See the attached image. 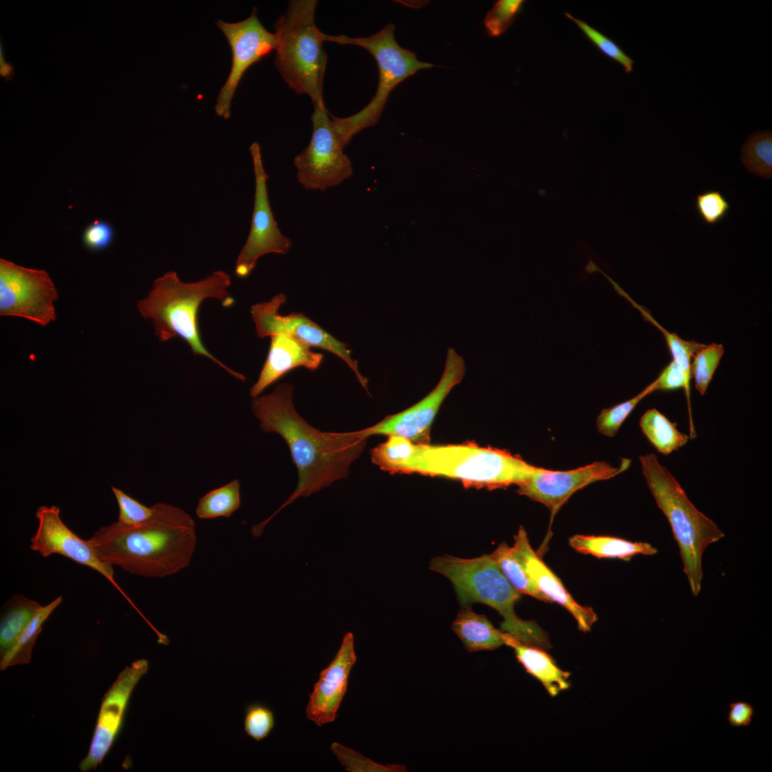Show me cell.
I'll use <instances>...</instances> for the list:
<instances>
[{
	"label": "cell",
	"mask_w": 772,
	"mask_h": 772,
	"mask_svg": "<svg viewBox=\"0 0 772 772\" xmlns=\"http://www.w3.org/2000/svg\"><path fill=\"white\" fill-rule=\"evenodd\" d=\"M252 410L263 432H276L284 440L298 474L297 487L287 500L251 528L252 534L259 537L270 520L293 501L345 478L351 464L364 450L367 438L352 432H321L311 426L295 410L290 383L279 384L271 393L254 397Z\"/></svg>",
	"instance_id": "1"
},
{
	"label": "cell",
	"mask_w": 772,
	"mask_h": 772,
	"mask_svg": "<svg viewBox=\"0 0 772 772\" xmlns=\"http://www.w3.org/2000/svg\"><path fill=\"white\" fill-rule=\"evenodd\" d=\"M153 507L152 517L142 524L117 521L96 531L88 540L99 559L147 578H164L187 568L197 542L194 520L170 504Z\"/></svg>",
	"instance_id": "2"
},
{
	"label": "cell",
	"mask_w": 772,
	"mask_h": 772,
	"mask_svg": "<svg viewBox=\"0 0 772 772\" xmlns=\"http://www.w3.org/2000/svg\"><path fill=\"white\" fill-rule=\"evenodd\" d=\"M230 285V276L222 270L195 282H182L175 272L169 271L154 282L148 296L137 305L142 317L152 320L160 342L182 338L193 355L209 358L235 378L244 381L242 374L229 368L206 349L199 333L201 303L207 298H214L225 307L232 306L234 300L227 291Z\"/></svg>",
	"instance_id": "3"
},
{
	"label": "cell",
	"mask_w": 772,
	"mask_h": 772,
	"mask_svg": "<svg viewBox=\"0 0 772 772\" xmlns=\"http://www.w3.org/2000/svg\"><path fill=\"white\" fill-rule=\"evenodd\" d=\"M538 468L505 450L474 443L432 445L410 442L393 474L445 477L468 486L495 489L518 486Z\"/></svg>",
	"instance_id": "4"
},
{
	"label": "cell",
	"mask_w": 772,
	"mask_h": 772,
	"mask_svg": "<svg viewBox=\"0 0 772 772\" xmlns=\"http://www.w3.org/2000/svg\"><path fill=\"white\" fill-rule=\"evenodd\" d=\"M429 568L451 581L458 601L464 608L476 603L487 605L503 618L501 631L526 644L544 649L550 647L547 634L535 621L523 620L515 613V604L521 594L510 583L490 555L474 558L437 556L431 560Z\"/></svg>",
	"instance_id": "5"
},
{
	"label": "cell",
	"mask_w": 772,
	"mask_h": 772,
	"mask_svg": "<svg viewBox=\"0 0 772 772\" xmlns=\"http://www.w3.org/2000/svg\"><path fill=\"white\" fill-rule=\"evenodd\" d=\"M642 472L657 505L666 517L680 550L683 571L693 595L701 590L702 556L723 532L691 502L671 472L653 453L639 457Z\"/></svg>",
	"instance_id": "6"
},
{
	"label": "cell",
	"mask_w": 772,
	"mask_h": 772,
	"mask_svg": "<svg viewBox=\"0 0 772 772\" xmlns=\"http://www.w3.org/2000/svg\"><path fill=\"white\" fill-rule=\"evenodd\" d=\"M316 0H292L274 24L277 39L274 64L288 86L308 95L313 104H325L323 81L327 55L323 32L315 21Z\"/></svg>",
	"instance_id": "7"
},
{
	"label": "cell",
	"mask_w": 772,
	"mask_h": 772,
	"mask_svg": "<svg viewBox=\"0 0 772 772\" xmlns=\"http://www.w3.org/2000/svg\"><path fill=\"white\" fill-rule=\"evenodd\" d=\"M395 28L394 24H388L380 31L367 37L323 34L325 41L355 45L365 49L374 56L379 71L376 93L367 106L347 117L331 115L335 129L345 147L355 134L377 123L390 92L397 84L420 69L435 66L418 60L414 51L400 46L395 38Z\"/></svg>",
	"instance_id": "8"
},
{
	"label": "cell",
	"mask_w": 772,
	"mask_h": 772,
	"mask_svg": "<svg viewBox=\"0 0 772 772\" xmlns=\"http://www.w3.org/2000/svg\"><path fill=\"white\" fill-rule=\"evenodd\" d=\"M308 145L294 159L297 179L306 189L320 190L349 179L353 167L325 104H315Z\"/></svg>",
	"instance_id": "9"
},
{
	"label": "cell",
	"mask_w": 772,
	"mask_h": 772,
	"mask_svg": "<svg viewBox=\"0 0 772 772\" xmlns=\"http://www.w3.org/2000/svg\"><path fill=\"white\" fill-rule=\"evenodd\" d=\"M463 358L448 348L442 375L436 387L424 398L407 409L389 415L374 425L352 432L367 438L372 435H396L419 444H429L431 425L444 400L464 377Z\"/></svg>",
	"instance_id": "10"
},
{
	"label": "cell",
	"mask_w": 772,
	"mask_h": 772,
	"mask_svg": "<svg viewBox=\"0 0 772 772\" xmlns=\"http://www.w3.org/2000/svg\"><path fill=\"white\" fill-rule=\"evenodd\" d=\"M57 298L45 270L0 259V315L24 317L44 327L56 320Z\"/></svg>",
	"instance_id": "11"
},
{
	"label": "cell",
	"mask_w": 772,
	"mask_h": 772,
	"mask_svg": "<svg viewBox=\"0 0 772 772\" xmlns=\"http://www.w3.org/2000/svg\"><path fill=\"white\" fill-rule=\"evenodd\" d=\"M216 26L225 36L232 52V64L228 77L219 90L214 107L215 113L224 119L231 115V104L235 91L247 69L269 56L277 48L274 33L267 30L254 8L250 16L238 22L217 20Z\"/></svg>",
	"instance_id": "12"
},
{
	"label": "cell",
	"mask_w": 772,
	"mask_h": 772,
	"mask_svg": "<svg viewBox=\"0 0 772 772\" xmlns=\"http://www.w3.org/2000/svg\"><path fill=\"white\" fill-rule=\"evenodd\" d=\"M249 151L255 178L254 202L249 233L235 264V274L239 278L248 277L262 256L270 253L287 254L292 244L280 232L274 218L268 197V176L259 144L253 142Z\"/></svg>",
	"instance_id": "13"
},
{
	"label": "cell",
	"mask_w": 772,
	"mask_h": 772,
	"mask_svg": "<svg viewBox=\"0 0 772 772\" xmlns=\"http://www.w3.org/2000/svg\"><path fill=\"white\" fill-rule=\"evenodd\" d=\"M285 302V295L279 293L268 302L257 303L251 307L250 313L257 337L264 338L282 334L298 340L310 347L329 351L346 362L361 385L367 390V380L360 374L357 361L352 358L347 345L335 339L302 313L281 315L279 309Z\"/></svg>",
	"instance_id": "14"
},
{
	"label": "cell",
	"mask_w": 772,
	"mask_h": 772,
	"mask_svg": "<svg viewBox=\"0 0 772 772\" xmlns=\"http://www.w3.org/2000/svg\"><path fill=\"white\" fill-rule=\"evenodd\" d=\"M36 516L38 527L31 538V549L42 557L59 554L96 570L112 583L145 621H148L118 585L114 577L113 566L99 559L88 540L79 538L64 523L58 507L41 506L37 509Z\"/></svg>",
	"instance_id": "15"
},
{
	"label": "cell",
	"mask_w": 772,
	"mask_h": 772,
	"mask_svg": "<svg viewBox=\"0 0 772 772\" xmlns=\"http://www.w3.org/2000/svg\"><path fill=\"white\" fill-rule=\"evenodd\" d=\"M148 668L147 660L134 661L104 694L88 753L79 766L81 771L96 769L104 759L122 728L132 693Z\"/></svg>",
	"instance_id": "16"
},
{
	"label": "cell",
	"mask_w": 772,
	"mask_h": 772,
	"mask_svg": "<svg viewBox=\"0 0 772 772\" xmlns=\"http://www.w3.org/2000/svg\"><path fill=\"white\" fill-rule=\"evenodd\" d=\"M631 460L623 458L619 467L605 462H594L567 471L539 467L518 485V493L545 505L552 518L578 490L593 482L610 479L626 470Z\"/></svg>",
	"instance_id": "17"
},
{
	"label": "cell",
	"mask_w": 772,
	"mask_h": 772,
	"mask_svg": "<svg viewBox=\"0 0 772 772\" xmlns=\"http://www.w3.org/2000/svg\"><path fill=\"white\" fill-rule=\"evenodd\" d=\"M357 661L354 635L345 633L330 663L319 674L305 708L306 718L318 726L332 723L346 692L352 667Z\"/></svg>",
	"instance_id": "18"
},
{
	"label": "cell",
	"mask_w": 772,
	"mask_h": 772,
	"mask_svg": "<svg viewBox=\"0 0 772 772\" xmlns=\"http://www.w3.org/2000/svg\"><path fill=\"white\" fill-rule=\"evenodd\" d=\"M513 548L528 575L548 602L565 608L575 619L579 629L589 632L598 618L590 607L578 603L564 587L560 578L544 563L531 548L526 531L520 527L514 537Z\"/></svg>",
	"instance_id": "19"
},
{
	"label": "cell",
	"mask_w": 772,
	"mask_h": 772,
	"mask_svg": "<svg viewBox=\"0 0 772 772\" xmlns=\"http://www.w3.org/2000/svg\"><path fill=\"white\" fill-rule=\"evenodd\" d=\"M269 337L267 357L257 381L249 392L253 398L293 369L303 367L314 371L323 360L322 354L312 351L309 345L292 337L278 334Z\"/></svg>",
	"instance_id": "20"
},
{
	"label": "cell",
	"mask_w": 772,
	"mask_h": 772,
	"mask_svg": "<svg viewBox=\"0 0 772 772\" xmlns=\"http://www.w3.org/2000/svg\"><path fill=\"white\" fill-rule=\"evenodd\" d=\"M504 639L526 672L540 681L551 696L569 688L570 673L561 670L544 648L522 643L506 633Z\"/></svg>",
	"instance_id": "21"
},
{
	"label": "cell",
	"mask_w": 772,
	"mask_h": 772,
	"mask_svg": "<svg viewBox=\"0 0 772 772\" xmlns=\"http://www.w3.org/2000/svg\"><path fill=\"white\" fill-rule=\"evenodd\" d=\"M452 629L469 652L495 650L505 644V633L469 607L458 613Z\"/></svg>",
	"instance_id": "22"
},
{
	"label": "cell",
	"mask_w": 772,
	"mask_h": 772,
	"mask_svg": "<svg viewBox=\"0 0 772 772\" xmlns=\"http://www.w3.org/2000/svg\"><path fill=\"white\" fill-rule=\"evenodd\" d=\"M569 544L575 551L598 558L630 560L638 555H653L656 548L645 542H632L620 538L604 535H575Z\"/></svg>",
	"instance_id": "23"
},
{
	"label": "cell",
	"mask_w": 772,
	"mask_h": 772,
	"mask_svg": "<svg viewBox=\"0 0 772 772\" xmlns=\"http://www.w3.org/2000/svg\"><path fill=\"white\" fill-rule=\"evenodd\" d=\"M42 606L22 595H14L4 606L0 623V656L13 646Z\"/></svg>",
	"instance_id": "24"
},
{
	"label": "cell",
	"mask_w": 772,
	"mask_h": 772,
	"mask_svg": "<svg viewBox=\"0 0 772 772\" xmlns=\"http://www.w3.org/2000/svg\"><path fill=\"white\" fill-rule=\"evenodd\" d=\"M639 425L648 440L665 455L679 450L690 438L677 429L676 423L655 408L648 410L642 415Z\"/></svg>",
	"instance_id": "25"
},
{
	"label": "cell",
	"mask_w": 772,
	"mask_h": 772,
	"mask_svg": "<svg viewBox=\"0 0 772 772\" xmlns=\"http://www.w3.org/2000/svg\"><path fill=\"white\" fill-rule=\"evenodd\" d=\"M61 596L57 597L45 606H42L30 620L11 649L1 657L0 669L27 664L31 660L33 647L41 631L42 625L56 608L61 604Z\"/></svg>",
	"instance_id": "26"
},
{
	"label": "cell",
	"mask_w": 772,
	"mask_h": 772,
	"mask_svg": "<svg viewBox=\"0 0 772 772\" xmlns=\"http://www.w3.org/2000/svg\"><path fill=\"white\" fill-rule=\"evenodd\" d=\"M490 555L518 592L548 603V599L538 590L532 581L513 547H510L506 543H503Z\"/></svg>",
	"instance_id": "27"
},
{
	"label": "cell",
	"mask_w": 772,
	"mask_h": 772,
	"mask_svg": "<svg viewBox=\"0 0 772 772\" xmlns=\"http://www.w3.org/2000/svg\"><path fill=\"white\" fill-rule=\"evenodd\" d=\"M741 161L752 174L769 179L772 177V133L758 131L748 136L741 149Z\"/></svg>",
	"instance_id": "28"
},
{
	"label": "cell",
	"mask_w": 772,
	"mask_h": 772,
	"mask_svg": "<svg viewBox=\"0 0 772 772\" xmlns=\"http://www.w3.org/2000/svg\"><path fill=\"white\" fill-rule=\"evenodd\" d=\"M240 483L234 480L214 489L202 497L196 508V515L201 519L230 517L241 504Z\"/></svg>",
	"instance_id": "29"
},
{
	"label": "cell",
	"mask_w": 772,
	"mask_h": 772,
	"mask_svg": "<svg viewBox=\"0 0 772 772\" xmlns=\"http://www.w3.org/2000/svg\"><path fill=\"white\" fill-rule=\"evenodd\" d=\"M610 282L615 290L630 302L631 304L640 312L646 320L650 322L660 331L665 339L673 357L672 360L682 368L686 377L691 380L692 376L691 370V359L697 352L704 347L706 345L698 343L695 341H686L681 339L676 333L670 332L666 330L651 316L648 310L643 306L635 303L615 282L613 279Z\"/></svg>",
	"instance_id": "30"
},
{
	"label": "cell",
	"mask_w": 772,
	"mask_h": 772,
	"mask_svg": "<svg viewBox=\"0 0 772 772\" xmlns=\"http://www.w3.org/2000/svg\"><path fill=\"white\" fill-rule=\"evenodd\" d=\"M565 16L573 21L584 36L605 56L620 64L625 73H631L635 61L611 39L595 29L585 21L577 19L565 12Z\"/></svg>",
	"instance_id": "31"
},
{
	"label": "cell",
	"mask_w": 772,
	"mask_h": 772,
	"mask_svg": "<svg viewBox=\"0 0 772 772\" xmlns=\"http://www.w3.org/2000/svg\"><path fill=\"white\" fill-rule=\"evenodd\" d=\"M724 353L722 344L706 345L693 356L691 364L696 390L703 395Z\"/></svg>",
	"instance_id": "32"
},
{
	"label": "cell",
	"mask_w": 772,
	"mask_h": 772,
	"mask_svg": "<svg viewBox=\"0 0 772 772\" xmlns=\"http://www.w3.org/2000/svg\"><path fill=\"white\" fill-rule=\"evenodd\" d=\"M654 391L655 383L653 382L633 398L603 410L596 420L598 432L608 437L615 436L640 401Z\"/></svg>",
	"instance_id": "33"
},
{
	"label": "cell",
	"mask_w": 772,
	"mask_h": 772,
	"mask_svg": "<svg viewBox=\"0 0 772 772\" xmlns=\"http://www.w3.org/2000/svg\"><path fill=\"white\" fill-rule=\"evenodd\" d=\"M694 209L701 221L713 226L721 222L728 214L731 204L718 189H708L696 194Z\"/></svg>",
	"instance_id": "34"
},
{
	"label": "cell",
	"mask_w": 772,
	"mask_h": 772,
	"mask_svg": "<svg viewBox=\"0 0 772 772\" xmlns=\"http://www.w3.org/2000/svg\"><path fill=\"white\" fill-rule=\"evenodd\" d=\"M525 3L523 0H498L487 13L484 24L490 37H498L511 26Z\"/></svg>",
	"instance_id": "35"
},
{
	"label": "cell",
	"mask_w": 772,
	"mask_h": 772,
	"mask_svg": "<svg viewBox=\"0 0 772 772\" xmlns=\"http://www.w3.org/2000/svg\"><path fill=\"white\" fill-rule=\"evenodd\" d=\"M330 750L336 756L341 765L345 766V770L350 772L403 771L402 766H382L337 742L331 744Z\"/></svg>",
	"instance_id": "36"
},
{
	"label": "cell",
	"mask_w": 772,
	"mask_h": 772,
	"mask_svg": "<svg viewBox=\"0 0 772 772\" xmlns=\"http://www.w3.org/2000/svg\"><path fill=\"white\" fill-rule=\"evenodd\" d=\"M275 718L273 711L260 703L248 706L244 719V731L252 739L259 741L267 738L273 730Z\"/></svg>",
	"instance_id": "37"
},
{
	"label": "cell",
	"mask_w": 772,
	"mask_h": 772,
	"mask_svg": "<svg viewBox=\"0 0 772 772\" xmlns=\"http://www.w3.org/2000/svg\"><path fill=\"white\" fill-rule=\"evenodd\" d=\"M119 507V523L127 525H138L148 521L154 514V507H147L122 490L112 488Z\"/></svg>",
	"instance_id": "38"
},
{
	"label": "cell",
	"mask_w": 772,
	"mask_h": 772,
	"mask_svg": "<svg viewBox=\"0 0 772 772\" xmlns=\"http://www.w3.org/2000/svg\"><path fill=\"white\" fill-rule=\"evenodd\" d=\"M114 239V229L105 221L96 220L84 229L83 242L89 249L103 250L108 247Z\"/></svg>",
	"instance_id": "39"
},
{
	"label": "cell",
	"mask_w": 772,
	"mask_h": 772,
	"mask_svg": "<svg viewBox=\"0 0 772 772\" xmlns=\"http://www.w3.org/2000/svg\"><path fill=\"white\" fill-rule=\"evenodd\" d=\"M754 715L753 706L746 701H736L729 705L727 720L736 728L750 726Z\"/></svg>",
	"instance_id": "40"
},
{
	"label": "cell",
	"mask_w": 772,
	"mask_h": 772,
	"mask_svg": "<svg viewBox=\"0 0 772 772\" xmlns=\"http://www.w3.org/2000/svg\"><path fill=\"white\" fill-rule=\"evenodd\" d=\"M0 76L5 81H11L15 76L14 66L6 61L2 39H0Z\"/></svg>",
	"instance_id": "41"
}]
</instances>
